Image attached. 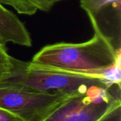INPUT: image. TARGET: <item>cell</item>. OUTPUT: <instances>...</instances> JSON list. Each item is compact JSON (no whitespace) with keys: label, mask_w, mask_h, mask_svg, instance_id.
Returning <instances> with one entry per match:
<instances>
[{"label":"cell","mask_w":121,"mask_h":121,"mask_svg":"<svg viewBox=\"0 0 121 121\" xmlns=\"http://www.w3.org/2000/svg\"><path fill=\"white\" fill-rule=\"evenodd\" d=\"M0 121H24L15 114L0 108Z\"/></svg>","instance_id":"9c48e42d"},{"label":"cell","mask_w":121,"mask_h":121,"mask_svg":"<svg viewBox=\"0 0 121 121\" xmlns=\"http://www.w3.org/2000/svg\"><path fill=\"white\" fill-rule=\"evenodd\" d=\"M42 8V11H49L57 2L63 0H36Z\"/></svg>","instance_id":"30bf717a"},{"label":"cell","mask_w":121,"mask_h":121,"mask_svg":"<svg viewBox=\"0 0 121 121\" xmlns=\"http://www.w3.org/2000/svg\"><path fill=\"white\" fill-rule=\"evenodd\" d=\"M0 42L30 47V35L21 21L0 3Z\"/></svg>","instance_id":"8992f818"},{"label":"cell","mask_w":121,"mask_h":121,"mask_svg":"<svg viewBox=\"0 0 121 121\" xmlns=\"http://www.w3.org/2000/svg\"><path fill=\"white\" fill-rule=\"evenodd\" d=\"M72 96L58 93L40 92L19 85L0 83V108L24 121H45Z\"/></svg>","instance_id":"3957f363"},{"label":"cell","mask_w":121,"mask_h":121,"mask_svg":"<svg viewBox=\"0 0 121 121\" xmlns=\"http://www.w3.org/2000/svg\"><path fill=\"white\" fill-rule=\"evenodd\" d=\"M93 28L116 50H121V0H81Z\"/></svg>","instance_id":"5b68a950"},{"label":"cell","mask_w":121,"mask_h":121,"mask_svg":"<svg viewBox=\"0 0 121 121\" xmlns=\"http://www.w3.org/2000/svg\"><path fill=\"white\" fill-rule=\"evenodd\" d=\"M99 121H121V103L114 106Z\"/></svg>","instance_id":"ba28073f"},{"label":"cell","mask_w":121,"mask_h":121,"mask_svg":"<svg viewBox=\"0 0 121 121\" xmlns=\"http://www.w3.org/2000/svg\"><path fill=\"white\" fill-rule=\"evenodd\" d=\"M13 58L7 52L5 45L0 42V83L11 75L13 67Z\"/></svg>","instance_id":"52a82bcc"},{"label":"cell","mask_w":121,"mask_h":121,"mask_svg":"<svg viewBox=\"0 0 121 121\" xmlns=\"http://www.w3.org/2000/svg\"><path fill=\"white\" fill-rule=\"evenodd\" d=\"M13 64L11 75L2 82L40 92L77 96L84 94L95 87L108 88L118 83L101 77L46 69L14 57Z\"/></svg>","instance_id":"7a4b0ae2"},{"label":"cell","mask_w":121,"mask_h":121,"mask_svg":"<svg viewBox=\"0 0 121 121\" xmlns=\"http://www.w3.org/2000/svg\"><path fill=\"white\" fill-rule=\"evenodd\" d=\"M121 94L118 83L108 88L95 87L68 99L43 121H99L121 103Z\"/></svg>","instance_id":"277c9868"},{"label":"cell","mask_w":121,"mask_h":121,"mask_svg":"<svg viewBox=\"0 0 121 121\" xmlns=\"http://www.w3.org/2000/svg\"><path fill=\"white\" fill-rule=\"evenodd\" d=\"M88 41L80 43H59L41 48L30 63L40 68L68 73L101 77L121 60L116 50L96 29Z\"/></svg>","instance_id":"6da1fadb"}]
</instances>
